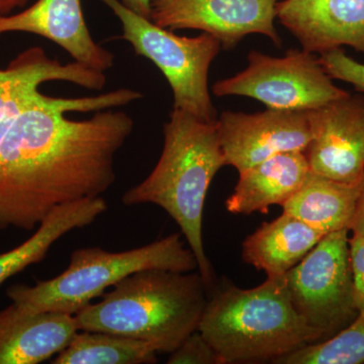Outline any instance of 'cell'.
Wrapping results in <instances>:
<instances>
[{"label":"cell","instance_id":"obj_17","mask_svg":"<svg viewBox=\"0 0 364 364\" xmlns=\"http://www.w3.org/2000/svg\"><path fill=\"white\" fill-rule=\"evenodd\" d=\"M325 233L282 213L265 222L242 244V259L267 277H282L299 264Z\"/></svg>","mask_w":364,"mask_h":364},{"label":"cell","instance_id":"obj_8","mask_svg":"<svg viewBox=\"0 0 364 364\" xmlns=\"http://www.w3.org/2000/svg\"><path fill=\"white\" fill-rule=\"evenodd\" d=\"M348 233L340 230L326 235L284 274L294 308L322 340L341 331L359 314L353 299Z\"/></svg>","mask_w":364,"mask_h":364},{"label":"cell","instance_id":"obj_26","mask_svg":"<svg viewBox=\"0 0 364 364\" xmlns=\"http://www.w3.org/2000/svg\"><path fill=\"white\" fill-rule=\"evenodd\" d=\"M121 2L139 16L150 18V0H121Z\"/></svg>","mask_w":364,"mask_h":364},{"label":"cell","instance_id":"obj_7","mask_svg":"<svg viewBox=\"0 0 364 364\" xmlns=\"http://www.w3.org/2000/svg\"><path fill=\"white\" fill-rule=\"evenodd\" d=\"M247 60L240 73L213 85L215 95L251 97L279 111L310 112L349 93L333 83L315 54L303 49L282 57L251 51Z\"/></svg>","mask_w":364,"mask_h":364},{"label":"cell","instance_id":"obj_25","mask_svg":"<svg viewBox=\"0 0 364 364\" xmlns=\"http://www.w3.org/2000/svg\"><path fill=\"white\" fill-rule=\"evenodd\" d=\"M349 232H352V235L364 239V186L352 217Z\"/></svg>","mask_w":364,"mask_h":364},{"label":"cell","instance_id":"obj_27","mask_svg":"<svg viewBox=\"0 0 364 364\" xmlns=\"http://www.w3.org/2000/svg\"><path fill=\"white\" fill-rule=\"evenodd\" d=\"M28 0H0V16H9L16 9H23Z\"/></svg>","mask_w":364,"mask_h":364},{"label":"cell","instance_id":"obj_6","mask_svg":"<svg viewBox=\"0 0 364 364\" xmlns=\"http://www.w3.org/2000/svg\"><path fill=\"white\" fill-rule=\"evenodd\" d=\"M100 1L122 23L123 35L119 39L129 42L136 55L153 62L167 79L173 92L174 109L208 123L217 121L208 88V71L221 51V42L207 33L181 37L134 13L121 0Z\"/></svg>","mask_w":364,"mask_h":364},{"label":"cell","instance_id":"obj_12","mask_svg":"<svg viewBox=\"0 0 364 364\" xmlns=\"http://www.w3.org/2000/svg\"><path fill=\"white\" fill-rule=\"evenodd\" d=\"M277 18L306 52L348 46L364 54V0H280Z\"/></svg>","mask_w":364,"mask_h":364},{"label":"cell","instance_id":"obj_14","mask_svg":"<svg viewBox=\"0 0 364 364\" xmlns=\"http://www.w3.org/2000/svg\"><path fill=\"white\" fill-rule=\"evenodd\" d=\"M78 331L73 316L0 311V364H38L63 350Z\"/></svg>","mask_w":364,"mask_h":364},{"label":"cell","instance_id":"obj_1","mask_svg":"<svg viewBox=\"0 0 364 364\" xmlns=\"http://www.w3.org/2000/svg\"><path fill=\"white\" fill-rule=\"evenodd\" d=\"M130 88L95 97L43 95L0 123V230L33 231L61 205L102 196L134 119L112 111L142 100Z\"/></svg>","mask_w":364,"mask_h":364},{"label":"cell","instance_id":"obj_3","mask_svg":"<svg viewBox=\"0 0 364 364\" xmlns=\"http://www.w3.org/2000/svg\"><path fill=\"white\" fill-rule=\"evenodd\" d=\"M207 289L200 272L141 270L73 317L78 331L142 340L158 353L170 354L198 331Z\"/></svg>","mask_w":364,"mask_h":364},{"label":"cell","instance_id":"obj_5","mask_svg":"<svg viewBox=\"0 0 364 364\" xmlns=\"http://www.w3.org/2000/svg\"><path fill=\"white\" fill-rule=\"evenodd\" d=\"M198 268L193 251L184 247L181 234L176 233L123 252L100 247L76 249L68 267L56 277L38 280L33 286L14 284L6 289V296L25 313L74 316L133 273L146 269L189 272Z\"/></svg>","mask_w":364,"mask_h":364},{"label":"cell","instance_id":"obj_18","mask_svg":"<svg viewBox=\"0 0 364 364\" xmlns=\"http://www.w3.org/2000/svg\"><path fill=\"white\" fill-rule=\"evenodd\" d=\"M364 181L349 183L309 172L296 193L284 205L294 215L325 234L348 230Z\"/></svg>","mask_w":364,"mask_h":364},{"label":"cell","instance_id":"obj_15","mask_svg":"<svg viewBox=\"0 0 364 364\" xmlns=\"http://www.w3.org/2000/svg\"><path fill=\"white\" fill-rule=\"evenodd\" d=\"M310 172L305 153H279L239 173L238 183L226 200L228 212L236 215L267 213L284 205L301 188Z\"/></svg>","mask_w":364,"mask_h":364},{"label":"cell","instance_id":"obj_19","mask_svg":"<svg viewBox=\"0 0 364 364\" xmlns=\"http://www.w3.org/2000/svg\"><path fill=\"white\" fill-rule=\"evenodd\" d=\"M107 210V202L100 196L66 203L53 210L28 240L0 253V284L26 267L41 262L64 235L88 226Z\"/></svg>","mask_w":364,"mask_h":364},{"label":"cell","instance_id":"obj_10","mask_svg":"<svg viewBox=\"0 0 364 364\" xmlns=\"http://www.w3.org/2000/svg\"><path fill=\"white\" fill-rule=\"evenodd\" d=\"M310 171L333 181H364V97L348 95L308 112Z\"/></svg>","mask_w":364,"mask_h":364},{"label":"cell","instance_id":"obj_9","mask_svg":"<svg viewBox=\"0 0 364 364\" xmlns=\"http://www.w3.org/2000/svg\"><path fill=\"white\" fill-rule=\"evenodd\" d=\"M280 0H150V20L170 31L198 30L214 36L225 50L257 33L277 47L282 38L274 26Z\"/></svg>","mask_w":364,"mask_h":364},{"label":"cell","instance_id":"obj_11","mask_svg":"<svg viewBox=\"0 0 364 364\" xmlns=\"http://www.w3.org/2000/svg\"><path fill=\"white\" fill-rule=\"evenodd\" d=\"M215 127L226 165L239 173L279 153L305 152L311 140L308 112H224Z\"/></svg>","mask_w":364,"mask_h":364},{"label":"cell","instance_id":"obj_21","mask_svg":"<svg viewBox=\"0 0 364 364\" xmlns=\"http://www.w3.org/2000/svg\"><path fill=\"white\" fill-rule=\"evenodd\" d=\"M275 364L364 363V312L341 331L301 347L273 361Z\"/></svg>","mask_w":364,"mask_h":364},{"label":"cell","instance_id":"obj_16","mask_svg":"<svg viewBox=\"0 0 364 364\" xmlns=\"http://www.w3.org/2000/svg\"><path fill=\"white\" fill-rule=\"evenodd\" d=\"M85 79V66L78 62L63 64L50 58L43 48H28L0 69V123L39 100L44 83L66 81L80 85Z\"/></svg>","mask_w":364,"mask_h":364},{"label":"cell","instance_id":"obj_13","mask_svg":"<svg viewBox=\"0 0 364 364\" xmlns=\"http://www.w3.org/2000/svg\"><path fill=\"white\" fill-rule=\"evenodd\" d=\"M13 32L51 41L74 61L95 70L105 72L114 65V55L93 40L81 0H37L18 13L0 16V36Z\"/></svg>","mask_w":364,"mask_h":364},{"label":"cell","instance_id":"obj_20","mask_svg":"<svg viewBox=\"0 0 364 364\" xmlns=\"http://www.w3.org/2000/svg\"><path fill=\"white\" fill-rule=\"evenodd\" d=\"M156 349L142 340L105 332L77 331L53 364H144L157 361Z\"/></svg>","mask_w":364,"mask_h":364},{"label":"cell","instance_id":"obj_24","mask_svg":"<svg viewBox=\"0 0 364 364\" xmlns=\"http://www.w3.org/2000/svg\"><path fill=\"white\" fill-rule=\"evenodd\" d=\"M349 258L353 282V299L358 313L364 312V239L352 235L349 238Z\"/></svg>","mask_w":364,"mask_h":364},{"label":"cell","instance_id":"obj_4","mask_svg":"<svg viewBox=\"0 0 364 364\" xmlns=\"http://www.w3.org/2000/svg\"><path fill=\"white\" fill-rule=\"evenodd\" d=\"M198 331L224 364L273 361L321 341L294 308L284 275L260 286H230L208 299Z\"/></svg>","mask_w":364,"mask_h":364},{"label":"cell","instance_id":"obj_2","mask_svg":"<svg viewBox=\"0 0 364 364\" xmlns=\"http://www.w3.org/2000/svg\"><path fill=\"white\" fill-rule=\"evenodd\" d=\"M163 135L164 145L156 166L124 193L122 202L129 207L153 203L163 208L181 228L210 289L214 272L203 246V208L213 179L226 166L215 122L208 123L173 109Z\"/></svg>","mask_w":364,"mask_h":364},{"label":"cell","instance_id":"obj_22","mask_svg":"<svg viewBox=\"0 0 364 364\" xmlns=\"http://www.w3.org/2000/svg\"><path fill=\"white\" fill-rule=\"evenodd\" d=\"M318 58L333 80L344 81L364 93V64L349 57L342 48L318 55Z\"/></svg>","mask_w":364,"mask_h":364},{"label":"cell","instance_id":"obj_23","mask_svg":"<svg viewBox=\"0 0 364 364\" xmlns=\"http://www.w3.org/2000/svg\"><path fill=\"white\" fill-rule=\"evenodd\" d=\"M169 364H224L207 339L196 331L170 353Z\"/></svg>","mask_w":364,"mask_h":364}]
</instances>
